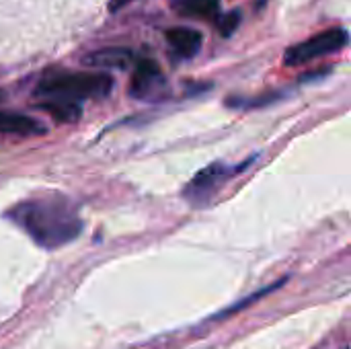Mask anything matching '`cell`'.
<instances>
[{
    "mask_svg": "<svg viewBox=\"0 0 351 349\" xmlns=\"http://www.w3.org/2000/svg\"><path fill=\"white\" fill-rule=\"evenodd\" d=\"M6 218L43 249H58L68 245L82 230L78 214L70 204L62 200L21 202L6 212Z\"/></svg>",
    "mask_w": 351,
    "mask_h": 349,
    "instance_id": "1",
    "label": "cell"
},
{
    "mask_svg": "<svg viewBox=\"0 0 351 349\" xmlns=\"http://www.w3.org/2000/svg\"><path fill=\"white\" fill-rule=\"evenodd\" d=\"M113 88V78L105 72H64L41 80L35 88L37 97L62 99H101Z\"/></svg>",
    "mask_w": 351,
    "mask_h": 349,
    "instance_id": "2",
    "label": "cell"
},
{
    "mask_svg": "<svg viewBox=\"0 0 351 349\" xmlns=\"http://www.w3.org/2000/svg\"><path fill=\"white\" fill-rule=\"evenodd\" d=\"M348 41H350V35H348V29H343V27L323 31V33L313 35L311 39L298 43V45L288 47L286 56H284V64L286 66L306 64V62H311L315 58H321V56L335 53V51L343 49L348 45Z\"/></svg>",
    "mask_w": 351,
    "mask_h": 349,
    "instance_id": "3",
    "label": "cell"
},
{
    "mask_svg": "<svg viewBox=\"0 0 351 349\" xmlns=\"http://www.w3.org/2000/svg\"><path fill=\"white\" fill-rule=\"evenodd\" d=\"M134 62V53L128 47H103L97 49L88 56H84L82 64L88 68H113V70H123L130 68Z\"/></svg>",
    "mask_w": 351,
    "mask_h": 349,
    "instance_id": "4",
    "label": "cell"
},
{
    "mask_svg": "<svg viewBox=\"0 0 351 349\" xmlns=\"http://www.w3.org/2000/svg\"><path fill=\"white\" fill-rule=\"evenodd\" d=\"M160 82H162V74H160L158 64L148 60V58L138 60L136 72H134V78H132V95L134 97H146Z\"/></svg>",
    "mask_w": 351,
    "mask_h": 349,
    "instance_id": "5",
    "label": "cell"
},
{
    "mask_svg": "<svg viewBox=\"0 0 351 349\" xmlns=\"http://www.w3.org/2000/svg\"><path fill=\"white\" fill-rule=\"evenodd\" d=\"M167 41L181 58H193L204 43V35L197 29L189 27H173L167 31Z\"/></svg>",
    "mask_w": 351,
    "mask_h": 349,
    "instance_id": "6",
    "label": "cell"
},
{
    "mask_svg": "<svg viewBox=\"0 0 351 349\" xmlns=\"http://www.w3.org/2000/svg\"><path fill=\"white\" fill-rule=\"evenodd\" d=\"M226 175H228V169H226L224 165L216 163V165H212V167L199 171V173L191 179V183H189L187 189H185V195H189V197H204V195H208V193H210Z\"/></svg>",
    "mask_w": 351,
    "mask_h": 349,
    "instance_id": "7",
    "label": "cell"
},
{
    "mask_svg": "<svg viewBox=\"0 0 351 349\" xmlns=\"http://www.w3.org/2000/svg\"><path fill=\"white\" fill-rule=\"evenodd\" d=\"M45 125L37 119L21 113L0 111V134H16V136H41Z\"/></svg>",
    "mask_w": 351,
    "mask_h": 349,
    "instance_id": "8",
    "label": "cell"
},
{
    "mask_svg": "<svg viewBox=\"0 0 351 349\" xmlns=\"http://www.w3.org/2000/svg\"><path fill=\"white\" fill-rule=\"evenodd\" d=\"M37 107L45 113H49L56 121L60 123H72L80 119L82 107L78 101L72 99H62V97H47L45 101H39Z\"/></svg>",
    "mask_w": 351,
    "mask_h": 349,
    "instance_id": "9",
    "label": "cell"
},
{
    "mask_svg": "<svg viewBox=\"0 0 351 349\" xmlns=\"http://www.w3.org/2000/svg\"><path fill=\"white\" fill-rule=\"evenodd\" d=\"M175 8L183 16L214 19L220 10V2L218 0H177Z\"/></svg>",
    "mask_w": 351,
    "mask_h": 349,
    "instance_id": "10",
    "label": "cell"
},
{
    "mask_svg": "<svg viewBox=\"0 0 351 349\" xmlns=\"http://www.w3.org/2000/svg\"><path fill=\"white\" fill-rule=\"evenodd\" d=\"M241 25V12L239 10H232V12H226L220 21H218V29L224 37H230L237 27Z\"/></svg>",
    "mask_w": 351,
    "mask_h": 349,
    "instance_id": "11",
    "label": "cell"
},
{
    "mask_svg": "<svg viewBox=\"0 0 351 349\" xmlns=\"http://www.w3.org/2000/svg\"><path fill=\"white\" fill-rule=\"evenodd\" d=\"M130 2H132V0H111V2H109V10H111V12H117L119 8L128 6Z\"/></svg>",
    "mask_w": 351,
    "mask_h": 349,
    "instance_id": "12",
    "label": "cell"
},
{
    "mask_svg": "<svg viewBox=\"0 0 351 349\" xmlns=\"http://www.w3.org/2000/svg\"><path fill=\"white\" fill-rule=\"evenodd\" d=\"M346 349H348V348H346Z\"/></svg>",
    "mask_w": 351,
    "mask_h": 349,
    "instance_id": "13",
    "label": "cell"
}]
</instances>
